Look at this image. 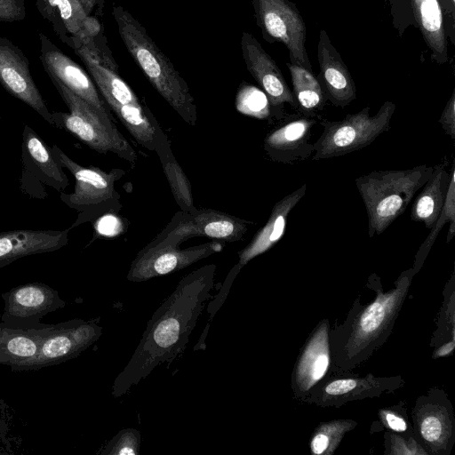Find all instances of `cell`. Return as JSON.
I'll return each mask as SVG.
<instances>
[{"instance_id": "ffe728a7", "label": "cell", "mask_w": 455, "mask_h": 455, "mask_svg": "<svg viewBox=\"0 0 455 455\" xmlns=\"http://www.w3.org/2000/svg\"><path fill=\"white\" fill-rule=\"evenodd\" d=\"M0 84L8 93L53 125L52 113L33 80L27 57L5 37H0Z\"/></svg>"}, {"instance_id": "4dcf8cb0", "label": "cell", "mask_w": 455, "mask_h": 455, "mask_svg": "<svg viewBox=\"0 0 455 455\" xmlns=\"http://www.w3.org/2000/svg\"><path fill=\"white\" fill-rule=\"evenodd\" d=\"M107 104L117 102L126 105H140L141 102L132 88L118 73L88 59H81Z\"/></svg>"}, {"instance_id": "60d3db41", "label": "cell", "mask_w": 455, "mask_h": 455, "mask_svg": "<svg viewBox=\"0 0 455 455\" xmlns=\"http://www.w3.org/2000/svg\"><path fill=\"white\" fill-rule=\"evenodd\" d=\"M454 348H455V339H451L449 341H446V342L439 345L437 347L434 348L432 358L437 359V358L451 356L453 354Z\"/></svg>"}, {"instance_id": "83f0119b", "label": "cell", "mask_w": 455, "mask_h": 455, "mask_svg": "<svg viewBox=\"0 0 455 455\" xmlns=\"http://www.w3.org/2000/svg\"><path fill=\"white\" fill-rule=\"evenodd\" d=\"M286 66L291 77L296 112L319 118L327 100L313 69L291 62L286 63Z\"/></svg>"}, {"instance_id": "3957f363", "label": "cell", "mask_w": 455, "mask_h": 455, "mask_svg": "<svg viewBox=\"0 0 455 455\" xmlns=\"http://www.w3.org/2000/svg\"><path fill=\"white\" fill-rule=\"evenodd\" d=\"M112 13L120 37L148 80L187 124L195 126L197 109L187 82L128 11L118 5Z\"/></svg>"}, {"instance_id": "d4e9b609", "label": "cell", "mask_w": 455, "mask_h": 455, "mask_svg": "<svg viewBox=\"0 0 455 455\" xmlns=\"http://www.w3.org/2000/svg\"><path fill=\"white\" fill-rule=\"evenodd\" d=\"M36 6L64 44L73 51L82 45L87 14L78 0H36Z\"/></svg>"}, {"instance_id": "484cf974", "label": "cell", "mask_w": 455, "mask_h": 455, "mask_svg": "<svg viewBox=\"0 0 455 455\" xmlns=\"http://www.w3.org/2000/svg\"><path fill=\"white\" fill-rule=\"evenodd\" d=\"M108 105L135 141L146 149L156 152L170 140L146 104L110 102Z\"/></svg>"}, {"instance_id": "ab89813d", "label": "cell", "mask_w": 455, "mask_h": 455, "mask_svg": "<svg viewBox=\"0 0 455 455\" xmlns=\"http://www.w3.org/2000/svg\"><path fill=\"white\" fill-rule=\"evenodd\" d=\"M451 140H455V90H453L438 120Z\"/></svg>"}, {"instance_id": "5b68a950", "label": "cell", "mask_w": 455, "mask_h": 455, "mask_svg": "<svg viewBox=\"0 0 455 455\" xmlns=\"http://www.w3.org/2000/svg\"><path fill=\"white\" fill-rule=\"evenodd\" d=\"M69 112H52L53 125L67 130L98 153L115 154L134 164L137 153L120 133L112 116L80 98L55 77L49 76Z\"/></svg>"}, {"instance_id": "8d00e7d4", "label": "cell", "mask_w": 455, "mask_h": 455, "mask_svg": "<svg viewBox=\"0 0 455 455\" xmlns=\"http://www.w3.org/2000/svg\"><path fill=\"white\" fill-rule=\"evenodd\" d=\"M140 432L132 427L120 430L100 451L103 455H139Z\"/></svg>"}, {"instance_id": "5bb4252c", "label": "cell", "mask_w": 455, "mask_h": 455, "mask_svg": "<svg viewBox=\"0 0 455 455\" xmlns=\"http://www.w3.org/2000/svg\"><path fill=\"white\" fill-rule=\"evenodd\" d=\"M20 191L35 199L48 196L46 187L63 192L69 180L54 157L52 148L28 124L24 125L21 141Z\"/></svg>"}, {"instance_id": "d6986e66", "label": "cell", "mask_w": 455, "mask_h": 455, "mask_svg": "<svg viewBox=\"0 0 455 455\" xmlns=\"http://www.w3.org/2000/svg\"><path fill=\"white\" fill-rule=\"evenodd\" d=\"M317 120L300 113L284 116L263 140L267 156L275 162L295 164L305 161L314 153L310 142L313 127Z\"/></svg>"}, {"instance_id": "6da1fadb", "label": "cell", "mask_w": 455, "mask_h": 455, "mask_svg": "<svg viewBox=\"0 0 455 455\" xmlns=\"http://www.w3.org/2000/svg\"><path fill=\"white\" fill-rule=\"evenodd\" d=\"M216 269L215 264H208L185 275L154 312L131 359L114 381L115 397L127 394L157 366L183 353L205 302L212 298Z\"/></svg>"}, {"instance_id": "8fae6325", "label": "cell", "mask_w": 455, "mask_h": 455, "mask_svg": "<svg viewBox=\"0 0 455 455\" xmlns=\"http://www.w3.org/2000/svg\"><path fill=\"white\" fill-rule=\"evenodd\" d=\"M414 435L428 455H450L455 444V415L448 394L431 387L411 410Z\"/></svg>"}, {"instance_id": "f35d334b", "label": "cell", "mask_w": 455, "mask_h": 455, "mask_svg": "<svg viewBox=\"0 0 455 455\" xmlns=\"http://www.w3.org/2000/svg\"><path fill=\"white\" fill-rule=\"evenodd\" d=\"M26 16L24 0H0V21L13 22Z\"/></svg>"}, {"instance_id": "7bdbcfd3", "label": "cell", "mask_w": 455, "mask_h": 455, "mask_svg": "<svg viewBox=\"0 0 455 455\" xmlns=\"http://www.w3.org/2000/svg\"><path fill=\"white\" fill-rule=\"evenodd\" d=\"M443 14L451 15V20H454L455 13V0H440Z\"/></svg>"}, {"instance_id": "d590c367", "label": "cell", "mask_w": 455, "mask_h": 455, "mask_svg": "<svg viewBox=\"0 0 455 455\" xmlns=\"http://www.w3.org/2000/svg\"><path fill=\"white\" fill-rule=\"evenodd\" d=\"M377 414V423H379L384 430L407 436L415 435L407 411L406 401L401 400L395 404L379 408Z\"/></svg>"}, {"instance_id": "52a82bcc", "label": "cell", "mask_w": 455, "mask_h": 455, "mask_svg": "<svg viewBox=\"0 0 455 455\" xmlns=\"http://www.w3.org/2000/svg\"><path fill=\"white\" fill-rule=\"evenodd\" d=\"M366 106L355 114H347L339 121L318 118L323 130L314 143L315 161L341 156L370 146L390 128L395 110L392 101L384 102L378 112L371 116Z\"/></svg>"}, {"instance_id": "7a4b0ae2", "label": "cell", "mask_w": 455, "mask_h": 455, "mask_svg": "<svg viewBox=\"0 0 455 455\" xmlns=\"http://www.w3.org/2000/svg\"><path fill=\"white\" fill-rule=\"evenodd\" d=\"M415 275L412 267L403 270L388 291L376 273L368 277L375 297L367 303L355 299L344 321L330 329V372L352 373L387 341Z\"/></svg>"}, {"instance_id": "44dd1931", "label": "cell", "mask_w": 455, "mask_h": 455, "mask_svg": "<svg viewBox=\"0 0 455 455\" xmlns=\"http://www.w3.org/2000/svg\"><path fill=\"white\" fill-rule=\"evenodd\" d=\"M39 40L40 60L48 76L55 77L75 94L102 113L112 116L95 84L82 67L66 55L44 34L39 33Z\"/></svg>"}, {"instance_id": "277c9868", "label": "cell", "mask_w": 455, "mask_h": 455, "mask_svg": "<svg viewBox=\"0 0 455 455\" xmlns=\"http://www.w3.org/2000/svg\"><path fill=\"white\" fill-rule=\"evenodd\" d=\"M434 166L374 171L355 179L368 217V235H380L407 209Z\"/></svg>"}, {"instance_id": "ac0fdd59", "label": "cell", "mask_w": 455, "mask_h": 455, "mask_svg": "<svg viewBox=\"0 0 455 455\" xmlns=\"http://www.w3.org/2000/svg\"><path fill=\"white\" fill-rule=\"evenodd\" d=\"M330 329L329 319L321 320L298 355L291 375V388L293 398L299 402L331 371Z\"/></svg>"}, {"instance_id": "f1b7e54d", "label": "cell", "mask_w": 455, "mask_h": 455, "mask_svg": "<svg viewBox=\"0 0 455 455\" xmlns=\"http://www.w3.org/2000/svg\"><path fill=\"white\" fill-rule=\"evenodd\" d=\"M38 345L32 328L0 324V363L12 366L28 360L36 355Z\"/></svg>"}, {"instance_id": "b9f144b4", "label": "cell", "mask_w": 455, "mask_h": 455, "mask_svg": "<svg viewBox=\"0 0 455 455\" xmlns=\"http://www.w3.org/2000/svg\"><path fill=\"white\" fill-rule=\"evenodd\" d=\"M81 5L83 6L85 13L87 15H91L92 12L95 7H99V9H102L103 4L105 0H78Z\"/></svg>"}, {"instance_id": "ba28073f", "label": "cell", "mask_w": 455, "mask_h": 455, "mask_svg": "<svg viewBox=\"0 0 455 455\" xmlns=\"http://www.w3.org/2000/svg\"><path fill=\"white\" fill-rule=\"evenodd\" d=\"M38 350L32 358L11 366L13 371H36L78 356L102 335L95 321L75 319L58 325L32 328Z\"/></svg>"}, {"instance_id": "7c38bea8", "label": "cell", "mask_w": 455, "mask_h": 455, "mask_svg": "<svg viewBox=\"0 0 455 455\" xmlns=\"http://www.w3.org/2000/svg\"><path fill=\"white\" fill-rule=\"evenodd\" d=\"M404 386L405 379L401 375L379 377L371 372L364 376L330 372L313 387L302 403L339 408L353 401L395 393Z\"/></svg>"}, {"instance_id": "4fadbf2b", "label": "cell", "mask_w": 455, "mask_h": 455, "mask_svg": "<svg viewBox=\"0 0 455 455\" xmlns=\"http://www.w3.org/2000/svg\"><path fill=\"white\" fill-rule=\"evenodd\" d=\"M306 191L307 184L305 183L277 201L273 206L265 225L256 232L250 243L238 251L237 263L230 269L221 283L219 292L208 304L209 320L213 319L215 314L226 301L231 286L241 269L254 258L267 252L283 238L285 234L288 217L295 205L305 196Z\"/></svg>"}, {"instance_id": "603a6c76", "label": "cell", "mask_w": 455, "mask_h": 455, "mask_svg": "<svg viewBox=\"0 0 455 455\" xmlns=\"http://www.w3.org/2000/svg\"><path fill=\"white\" fill-rule=\"evenodd\" d=\"M3 298L6 323L35 321L65 305L57 291L41 283L19 285Z\"/></svg>"}, {"instance_id": "30bf717a", "label": "cell", "mask_w": 455, "mask_h": 455, "mask_svg": "<svg viewBox=\"0 0 455 455\" xmlns=\"http://www.w3.org/2000/svg\"><path fill=\"white\" fill-rule=\"evenodd\" d=\"M256 23L269 44L281 43L290 62L313 69L306 49L305 21L291 0H252Z\"/></svg>"}, {"instance_id": "e575fe53", "label": "cell", "mask_w": 455, "mask_h": 455, "mask_svg": "<svg viewBox=\"0 0 455 455\" xmlns=\"http://www.w3.org/2000/svg\"><path fill=\"white\" fill-rule=\"evenodd\" d=\"M237 111L259 119L273 116L269 100L262 90L247 84H241L235 98Z\"/></svg>"}, {"instance_id": "1f68e13d", "label": "cell", "mask_w": 455, "mask_h": 455, "mask_svg": "<svg viewBox=\"0 0 455 455\" xmlns=\"http://www.w3.org/2000/svg\"><path fill=\"white\" fill-rule=\"evenodd\" d=\"M450 181L445 200L435 224L431 228L429 235L419 248L414 257L412 265L416 274L421 269L432 246L434 245L438 234L446 223H449L448 235L446 242L450 243L455 235V167L451 168L450 172Z\"/></svg>"}, {"instance_id": "f546056e", "label": "cell", "mask_w": 455, "mask_h": 455, "mask_svg": "<svg viewBox=\"0 0 455 455\" xmlns=\"http://www.w3.org/2000/svg\"><path fill=\"white\" fill-rule=\"evenodd\" d=\"M156 153L175 202L181 211L194 212L196 207L194 204L191 183L172 150L171 141L162 145Z\"/></svg>"}, {"instance_id": "836d02e7", "label": "cell", "mask_w": 455, "mask_h": 455, "mask_svg": "<svg viewBox=\"0 0 455 455\" xmlns=\"http://www.w3.org/2000/svg\"><path fill=\"white\" fill-rule=\"evenodd\" d=\"M443 301L440 309L436 330L433 332L430 346L434 348L439 345L455 339V275L451 273L443 291Z\"/></svg>"}, {"instance_id": "2e32d148", "label": "cell", "mask_w": 455, "mask_h": 455, "mask_svg": "<svg viewBox=\"0 0 455 455\" xmlns=\"http://www.w3.org/2000/svg\"><path fill=\"white\" fill-rule=\"evenodd\" d=\"M393 25L400 36L412 25L418 28L439 65L448 62V41L440 0H390Z\"/></svg>"}, {"instance_id": "7402d4cb", "label": "cell", "mask_w": 455, "mask_h": 455, "mask_svg": "<svg viewBox=\"0 0 455 455\" xmlns=\"http://www.w3.org/2000/svg\"><path fill=\"white\" fill-rule=\"evenodd\" d=\"M320 72L316 76L324 96L332 105L344 108L356 99V87L341 55L327 32L321 29L317 44Z\"/></svg>"}, {"instance_id": "d6a6232c", "label": "cell", "mask_w": 455, "mask_h": 455, "mask_svg": "<svg viewBox=\"0 0 455 455\" xmlns=\"http://www.w3.org/2000/svg\"><path fill=\"white\" fill-rule=\"evenodd\" d=\"M357 422L352 419H337L319 423L311 434L309 450L314 455H332L344 436L355 429Z\"/></svg>"}, {"instance_id": "e0dca14e", "label": "cell", "mask_w": 455, "mask_h": 455, "mask_svg": "<svg viewBox=\"0 0 455 455\" xmlns=\"http://www.w3.org/2000/svg\"><path fill=\"white\" fill-rule=\"evenodd\" d=\"M241 49L247 70L269 100L273 116L281 120L285 116L283 113L285 103L297 111L292 92L281 69L259 41L251 34L243 32Z\"/></svg>"}, {"instance_id": "8992f818", "label": "cell", "mask_w": 455, "mask_h": 455, "mask_svg": "<svg viewBox=\"0 0 455 455\" xmlns=\"http://www.w3.org/2000/svg\"><path fill=\"white\" fill-rule=\"evenodd\" d=\"M52 151L62 168L68 170L75 179L74 191L70 194L60 192V196L65 204L79 212L70 229L121 209L116 182L124 175V170L115 168L106 172L95 166H82L56 145L52 147Z\"/></svg>"}, {"instance_id": "9a60e30c", "label": "cell", "mask_w": 455, "mask_h": 455, "mask_svg": "<svg viewBox=\"0 0 455 455\" xmlns=\"http://www.w3.org/2000/svg\"><path fill=\"white\" fill-rule=\"evenodd\" d=\"M223 247L224 242L217 240L184 249L174 245L148 243L132 261L127 279L139 283L169 275L220 252Z\"/></svg>"}, {"instance_id": "9c48e42d", "label": "cell", "mask_w": 455, "mask_h": 455, "mask_svg": "<svg viewBox=\"0 0 455 455\" xmlns=\"http://www.w3.org/2000/svg\"><path fill=\"white\" fill-rule=\"evenodd\" d=\"M251 221L220 211L196 208L194 212H177L164 228L149 244L180 246L194 237H205L222 242L243 239Z\"/></svg>"}, {"instance_id": "74e56055", "label": "cell", "mask_w": 455, "mask_h": 455, "mask_svg": "<svg viewBox=\"0 0 455 455\" xmlns=\"http://www.w3.org/2000/svg\"><path fill=\"white\" fill-rule=\"evenodd\" d=\"M384 454L386 455H428L415 435H403L385 430Z\"/></svg>"}, {"instance_id": "cb8c5ba5", "label": "cell", "mask_w": 455, "mask_h": 455, "mask_svg": "<svg viewBox=\"0 0 455 455\" xmlns=\"http://www.w3.org/2000/svg\"><path fill=\"white\" fill-rule=\"evenodd\" d=\"M65 230H8L0 233V266L20 258L57 251L67 245L68 232Z\"/></svg>"}, {"instance_id": "4316f807", "label": "cell", "mask_w": 455, "mask_h": 455, "mask_svg": "<svg viewBox=\"0 0 455 455\" xmlns=\"http://www.w3.org/2000/svg\"><path fill=\"white\" fill-rule=\"evenodd\" d=\"M450 176L445 163L434 166L430 177L413 201L411 212V220L423 222L427 228L431 229L442 212Z\"/></svg>"}]
</instances>
